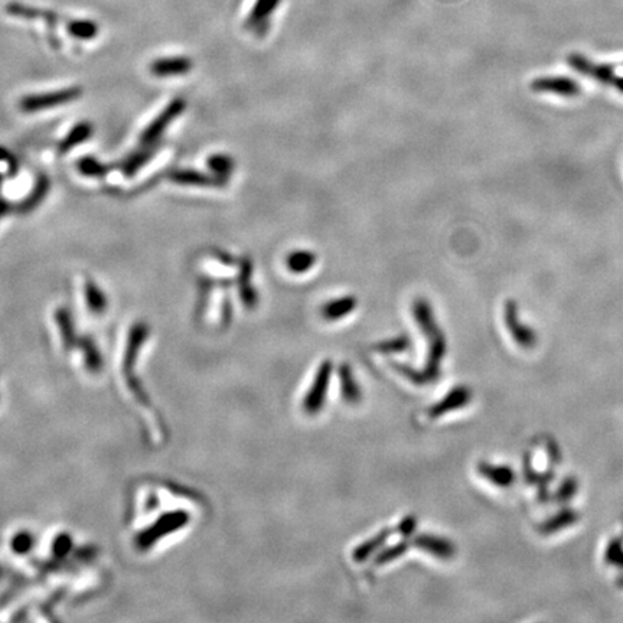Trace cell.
Wrapping results in <instances>:
<instances>
[{
    "label": "cell",
    "mask_w": 623,
    "mask_h": 623,
    "mask_svg": "<svg viewBox=\"0 0 623 623\" xmlns=\"http://www.w3.org/2000/svg\"><path fill=\"white\" fill-rule=\"evenodd\" d=\"M173 182L179 183V185H188V187H199V188H221L224 187L223 182H219L214 175L202 173L198 170L191 169H180L175 170L169 176Z\"/></svg>",
    "instance_id": "obj_10"
},
{
    "label": "cell",
    "mask_w": 623,
    "mask_h": 623,
    "mask_svg": "<svg viewBox=\"0 0 623 623\" xmlns=\"http://www.w3.org/2000/svg\"><path fill=\"white\" fill-rule=\"evenodd\" d=\"M472 398V391L467 387H456L441 402L430 409V417H441L449 412L465 407Z\"/></svg>",
    "instance_id": "obj_11"
},
{
    "label": "cell",
    "mask_w": 623,
    "mask_h": 623,
    "mask_svg": "<svg viewBox=\"0 0 623 623\" xmlns=\"http://www.w3.org/2000/svg\"><path fill=\"white\" fill-rule=\"evenodd\" d=\"M57 322L59 323L61 334H62L64 341L68 344L69 341H72V337H74V332H72V323H71L69 313L65 309L57 310Z\"/></svg>",
    "instance_id": "obj_25"
},
{
    "label": "cell",
    "mask_w": 623,
    "mask_h": 623,
    "mask_svg": "<svg viewBox=\"0 0 623 623\" xmlns=\"http://www.w3.org/2000/svg\"><path fill=\"white\" fill-rule=\"evenodd\" d=\"M93 133V129L88 123H80L74 129H72L66 137L59 143V152L66 153L69 149L76 148L80 143L86 141Z\"/></svg>",
    "instance_id": "obj_19"
},
{
    "label": "cell",
    "mask_w": 623,
    "mask_h": 623,
    "mask_svg": "<svg viewBox=\"0 0 623 623\" xmlns=\"http://www.w3.org/2000/svg\"><path fill=\"white\" fill-rule=\"evenodd\" d=\"M530 88L534 93H545V94H554L564 98H573L577 97L581 91L580 84L570 78L563 76H549V77H538L531 81Z\"/></svg>",
    "instance_id": "obj_7"
},
{
    "label": "cell",
    "mask_w": 623,
    "mask_h": 623,
    "mask_svg": "<svg viewBox=\"0 0 623 623\" xmlns=\"http://www.w3.org/2000/svg\"><path fill=\"white\" fill-rule=\"evenodd\" d=\"M280 4L281 0H255L244 22V28L257 38H264L272 26V16Z\"/></svg>",
    "instance_id": "obj_5"
},
{
    "label": "cell",
    "mask_w": 623,
    "mask_h": 623,
    "mask_svg": "<svg viewBox=\"0 0 623 623\" xmlns=\"http://www.w3.org/2000/svg\"><path fill=\"white\" fill-rule=\"evenodd\" d=\"M155 149H156L155 146H149L148 149L139 151L137 153L130 156L129 161L124 163V168H123L126 176H133L140 168H143L146 163H148L152 159V156L155 155V152H156Z\"/></svg>",
    "instance_id": "obj_22"
},
{
    "label": "cell",
    "mask_w": 623,
    "mask_h": 623,
    "mask_svg": "<svg viewBox=\"0 0 623 623\" xmlns=\"http://www.w3.org/2000/svg\"><path fill=\"white\" fill-rule=\"evenodd\" d=\"M407 345H409V339L404 337V338H397V339H394V341H388L387 344H383L381 347H380V349L381 351H402V349H406L407 348Z\"/></svg>",
    "instance_id": "obj_28"
},
{
    "label": "cell",
    "mask_w": 623,
    "mask_h": 623,
    "mask_svg": "<svg viewBox=\"0 0 623 623\" xmlns=\"http://www.w3.org/2000/svg\"><path fill=\"white\" fill-rule=\"evenodd\" d=\"M577 518H578V516H577L576 511H573V509H563V511L559 512V514H556L554 517L547 520L541 525L540 531L544 535L554 534V532H557V531H560L563 528H567V527L573 525L577 521Z\"/></svg>",
    "instance_id": "obj_18"
},
{
    "label": "cell",
    "mask_w": 623,
    "mask_h": 623,
    "mask_svg": "<svg viewBox=\"0 0 623 623\" xmlns=\"http://www.w3.org/2000/svg\"><path fill=\"white\" fill-rule=\"evenodd\" d=\"M30 542H32V540H30V537H29V534H19L15 540H13V548L16 549V552H28L29 549V547H30Z\"/></svg>",
    "instance_id": "obj_29"
},
{
    "label": "cell",
    "mask_w": 623,
    "mask_h": 623,
    "mask_svg": "<svg viewBox=\"0 0 623 623\" xmlns=\"http://www.w3.org/2000/svg\"><path fill=\"white\" fill-rule=\"evenodd\" d=\"M567 64L578 74L589 77L599 84L613 87L623 94V76H617L615 66L609 64H598L581 54H570Z\"/></svg>",
    "instance_id": "obj_2"
},
{
    "label": "cell",
    "mask_w": 623,
    "mask_h": 623,
    "mask_svg": "<svg viewBox=\"0 0 623 623\" xmlns=\"http://www.w3.org/2000/svg\"><path fill=\"white\" fill-rule=\"evenodd\" d=\"M187 103L182 98L172 100L163 112L148 126L146 130L141 133L140 141L144 146H155V143L161 139V136L165 133L168 126L185 110Z\"/></svg>",
    "instance_id": "obj_6"
},
{
    "label": "cell",
    "mask_w": 623,
    "mask_h": 623,
    "mask_svg": "<svg viewBox=\"0 0 623 623\" xmlns=\"http://www.w3.org/2000/svg\"><path fill=\"white\" fill-rule=\"evenodd\" d=\"M315 263H316V254L309 250H295L287 254L286 257L287 269L295 274H302L309 272L315 266Z\"/></svg>",
    "instance_id": "obj_16"
},
{
    "label": "cell",
    "mask_w": 623,
    "mask_h": 623,
    "mask_svg": "<svg viewBox=\"0 0 623 623\" xmlns=\"http://www.w3.org/2000/svg\"><path fill=\"white\" fill-rule=\"evenodd\" d=\"M419 548L424 549V552L438 557L448 560L450 557H453L455 554V547L452 542H449L448 540L438 538V537H433V535H421L414 542Z\"/></svg>",
    "instance_id": "obj_13"
},
{
    "label": "cell",
    "mask_w": 623,
    "mask_h": 623,
    "mask_svg": "<svg viewBox=\"0 0 623 623\" xmlns=\"http://www.w3.org/2000/svg\"><path fill=\"white\" fill-rule=\"evenodd\" d=\"M80 95H81V90L77 87L64 88V90L52 91L48 94L28 95L21 100V110H23V112H26V113L41 112V110H50V108L74 101Z\"/></svg>",
    "instance_id": "obj_3"
},
{
    "label": "cell",
    "mask_w": 623,
    "mask_h": 623,
    "mask_svg": "<svg viewBox=\"0 0 623 623\" xmlns=\"http://www.w3.org/2000/svg\"><path fill=\"white\" fill-rule=\"evenodd\" d=\"M78 170L86 175V176H94V177H101L107 173V168L103 166L100 162H97L93 158H83L78 161L77 163Z\"/></svg>",
    "instance_id": "obj_23"
},
{
    "label": "cell",
    "mask_w": 623,
    "mask_h": 623,
    "mask_svg": "<svg viewBox=\"0 0 623 623\" xmlns=\"http://www.w3.org/2000/svg\"><path fill=\"white\" fill-rule=\"evenodd\" d=\"M329 375H331V363L325 362L320 365L319 373L315 378V384L310 388L308 397L305 398L306 412L316 413L322 407V401L325 400L327 384H329Z\"/></svg>",
    "instance_id": "obj_9"
},
{
    "label": "cell",
    "mask_w": 623,
    "mask_h": 623,
    "mask_svg": "<svg viewBox=\"0 0 623 623\" xmlns=\"http://www.w3.org/2000/svg\"><path fill=\"white\" fill-rule=\"evenodd\" d=\"M479 473L487 478L489 482L495 484L496 487L506 488L511 487V484L516 479V473L508 466H496L491 465L488 462H482L478 466Z\"/></svg>",
    "instance_id": "obj_14"
},
{
    "label": "cell",
    "mask_w": 623,
    "mask_h": 623,
    "mask_svg": "<svg viewBox=\"0 0 623 623\" xmlns=\"http://www.w3.org/2000/svg\"><path fill=\"white\" fill-rule=\"evenodd\" d=\"M606 560L609 563H613V564L623 567V548L619 541H613L609 544L607 552H606Z\"/></svg>",
    "instance_id": "obj_27"
},
{
    "label": "cell",
    "mask_w": 623,
    "mask_h": 623,
    "mask_svg": "<svg viewBox=\"0 0 623 623\" xmlns=\"http://www.w3.org/2000/svg\"><path fill=\"white\" fill-rule=\"evenodd\" d=\"M503 320H505L506 329L509 331L512 339H514L520 347L530 349L537 344L535 331L532 327L523 323L520 313H518V306L512 299L505 302Z\"/></svg>",
    "instance_id": "obj_4"
},
{
    "label": "cell",
    "mask_w": 623,
    "mask_h": 623,
    "mask_svg": "<svg viewBox=\"0 0 623 623\" xmlns=\"http://www.w3.org/2000/svg\"><path fill=\"white\" fill-rule=\"evenodd\" d=\"M577 488H578L577 482L573 478L566 479L556 492V501H559V502L570 501L574 496V494L577 492Z\"/></svg>",
    "instance_id": "obj_26"
},
{
    "label": "cell",
    "mask_w": 623,
    "mask_h": 623,
    "mask_svg": "<svg viewBox=\"0 0 623 623\" xmlns=\"http://www.w3.org/2000/svg\"><path fill=\"white\" fill-rule=\"evenodd\" d=\"M356 308V301L352 296L334 299L322 306V316L326 320H338L348 316Z\"/></svg>",
    "instance_id": "obj_15"
},
{
    "label": "cell",
    "mask_w": 623,
    "mask_h": 623,
    "mask_svg": "<svg viewBox=\"0 0 623 623\" xmlns=\"http://www.w3.org/2000/svg\"><path fill=\"white\" fill-rule=\"evenodd\" d=\"M192 61L188 57L159 58L151 65L152 74L156 77H177L185 76L192 69Z\"/></svg>",
    "instance_id": "obj_8"
},
{
    "label": "cell",
    "mask_w": 623,
    "mask_h": 623,
    "mask_svg": "<svg viewBox=\"0 0 623 623\" xmlns=\"http://www.w3.org/2000/svg\"><path fill=\"white\" fill-rule=\"evenodd\" d=\"M413 316L417 320L421 332L424 334V337L429 339V344H430L429 361L426 365V371L423 374L424 383L426 381L429 383L430 380L436 378L438 374L441 362H442L445 352H446V339L443 337L442 329L437 326L434 315H433V309L426 299L419 298L417 301H414Z\"/></svg>",
    "instance_id": "obj_1"
},
{
    "label": "cell",
    "mask_w": 623,
    "mask_h": 623,
    "mask_svg": "<svg viewBox=\"0 0 623 623\" xmlns=\"http://www.w3.org/2000/svg\"><path fill=\"white\" fill-rule=\"evenodd\" d=\"M47 192H48V179L41 177L38 180V183H36V187L32 191V194L29 195V198L22 204V206H25V209L33 208L36 204H40L44 199Z\"/></svg>",
    "instance_id": "obj_24"
},
{
    "label": "cell",
    "mask_w": 623,
    "mask_h": 623,
    "mask_svg": "<svg viewBox=\"0 0 623 623\" xmlns=\"http://www.w3.org/2000/svg\"><path fill=\"white\" fill-rule=\"evenodd\" d=\"M84 293H86L87 305L91 312L101 313L103 310H105V305H107L105 296L103 295V291L98 289V286L94 281H90V280L86 281Z\"/></svg>",
    "instance_id": "obj_21"
},
{
    "label": "cell",
    "mask_w": 623,
    "mask_h": 623,
    "mask_svg": "<svg viewBox=\"0 0 623 623\" xmlns=\"http://www.w3.org/2000/svg\"><path fill=\"white\" fill-rule=\"evenodd\" d=\"M68 32L78 40H93L98 33V25L88 19H76L66 25Z\"/></svg>",
    "instance_id": "obj_20"
},
{
    "label": "cell",
    "mask_w": 623,
    "mask_h": 623,
    "mask_svg": "<svg viewBox=\"0 0 623 623\" xmlns=\"http://www.w3.org/2000/svg\"><path fill=\"white\" fill-rule=\"evenodd\" d=\"M206 165H208L209 170L212 172V175H214L219 182H223V185H224V187L227 185L228 180H230V177L233 176V172H234V168H235V163H234L233 158H230V156H227V155H223V153L212 155V156L208 159Z\"/></svg>",
    "instance_id": "obj_17"
},
{
    "label": "cell",
    "mask_w": 623,
    "mask_h": 623,
    "mask_svg": "<svg viewBox=\"0 0 623 623\" xmlns=\"http://www.w3.org/2000/svg\"><path fill=\"white\" fill-rule=\"evenodd\" d=\"M6 13L11 16H15V18H21V19H42L51 26L57 25L62 19L59 15L54 13L52 11L32 8V6H28L23 4H18V2L8 4Z\"/></svg>",
    "instance_id": "obj_12"
}]
</instances>
